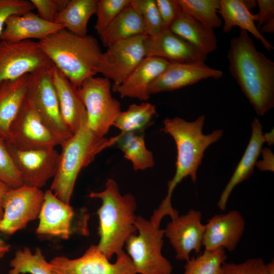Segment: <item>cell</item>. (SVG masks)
Wrapping results in <instances>:
<instances>
[{
	"mask_svg": "<svg viewBox=\"0 0 274 274\" xmlns=\"http://www.w3.org/2000/svg\"><path fill=\"white\" fill-rule=\"evenodd\" d=\"M218 13L224 21L223 31L224 33H228L233 27L238 26L253 35L267 50L271 51L274 49L257 28L255 23L256 15L250 12L243 1L220 0Z\"/></svg>",
	"mask_w": 274,
	"mask_h": 274,
	"instance_id": "d4e9b609",
	"label": "cell"
},
{
	"mask_svg": "<svg viewBox=\"0 0 274 274\" xmlns=\"http://www.w3.org/2000/svg\"><path fill=\"white\" fill-rule=\"evenodd\" d=\"M222 75L221 71L210 67L204 63L170 62L152 83L149 92L151 95L173 91L195 84L203 79H218Z\"/></svg>",
	"mask_w": 274,
	"mask_h": 274,
	"instance_id": "ac0fdd59",
	"label": "cell"
},
{
	"mask_svg": "<svg viewBox=\"0 0 274 274\" xmlns=\"http://www.w3.org/2000/svg\"><path fill=\"white\" fill-rule=\"evenodd\" d=\"M51 68H45L29 75L27 96L32 102L43 123L61 146L73 133L66 127L61 118L52 80Z\"/></svg>",
	"mask_w": 274,
	"mask_h": 274,
	"instance_id": "ba28073f",
	"label": "cell"
},
{
	"mask_svg": "<svg viewBox=\"0 0 274 274\" xmlns=\"http://www.w3.org/2000/svg\"><path fill=\"white\" fill-rule=\"evenodd\" d=\"M142 35H146L142 17L129 4L99 36L104 46L108 48L120 41Z\"/></svg>",
	"mask_w": 274,
	"mask_h": 274,
	"instance_id": "4316f807",
	"label": "cell"
},
{
	"mask_svg": "<svg viewBox=\"0 0 274 274\" xmlns=\"http://www.w3.org/2000/svg\"><path fill=\"white\" fill-rule=\"evenodd\" d=\"M257 5L259 8V12L256 15L259 29L261 26L267 23L269 20L274 19V1L258 0Z\"/></svg>",
	"mask_w": 274,
	"mask_h": 274,
	"instance_id": "60d3db41",
	"label": "cell"
},
{
	"mask_svg": "<svg viewBox=\"0 0 274 274\" xmlns=\"http://www.w3.org/2000/svg\"><path fill=\"white\" fill-rule=\"evenodd\" d=\"M201 213L191 209L186 214L171 220L164 230L176 252L178 260L188 261L193 251L199 253L205 230L201 223Z\"/></svg>",
	"mask_w": 274,
	"mask_h": 274,
	"instance_id": "9a60e30c",
	"label": "cell"
},
{
	"mask_svg": "<svg viewBox=\"0 0 274 274\" xmlns=\"http://www.w3.org/2000/svg\"><path fill=\"white\" fill-rule=\"evenodd\" d=\"M10 188L4 183L0 181V220L2 219L4 214L2 208V200L5 193Z\"/></svg>",
	"mask_w": 274,
	"mask_h": 274,
	"instance_id": "7bdbcfd3",
	"label": "cell"
},
{
	"mask_svg": "<svg viewBox=\"0 0 274 274\" xmlns=\"http://www.w3.org/2000/svg\"><path fill=\"white\" fill-rule=\"evenodd\" d=\"M51 74L61 118L66 127L74 134L83 124L87 123L85 105L78 88L55 66L52 67Z\"/></svg>",
	"mask_w": 274,
	"mask_h": 274,
	"instance_id": "d6986e66",
	"label": "cell"
},
{
	"mask_svg": "<svg viewBox=\"0 0 274 274\" xmlns=\"http://www.w3.org/2000/svg\"><path fill=\"white\" fill-rule=\"evenodd\" d=\"M135 225L138 235L131 234L125 245L137 273L170 274L171 263L162 254L164 229L150 220L136 216ZM125 246V245H124Z\"/></svg>",
	"mask_w": 274,
	"mask_h": 274,
	"instance_id": "8992f818",
	"label": "cell"
},
{
	"mask_svg": "<svg viewBox=\"0 0 274 274\" xmlns=\"http://www.w3.org/2000/svg\"><path fill=\"white\" fill-rule=\"evenodd\" d=\"M146 57H156L170 62L203 63L207 55L182 39L169 28H162L156 36H147Z\"/></svg>",
	"mask_w": 274,
	"mask_h": 274,
	"instance_id": "2e32d148",
	"label": "cell"
},
{
	"mask_svg": "<svg viewBox=\"0 0 274 274\" xmlns=\"http://www.w3.org/2000/svg\"><path fill=\"white\" fill-rule=\"evenodd\" d=\"M111 263L97 245H91L79 258L57 256L50 262L52 274H136L128 255L122 250Z\"/></svg>",
	"mask_w": 274,
	"mask_h": 274,
	"instance_id": "30bf717a",
	"label": "cell"
},
{
	"mask_svg": "<svg viewBox=\"0 0 274 274\" xmlns=\"http://www.w3.org/2000/svg\"><path fill=\"white\" fill-rule=\"evenodd\" d=\"M156 114V107L152 104H132L126 111L121 112L113 125L122 133L141 131L150 123Z\"/></svg>",
	"mask_w": 274,
	"mask_h": 274,
	"instance_id": "f546056e",
	"label": "cell"
},
{
	"mask_svg": "<svg viewBox=\"0 0 274 274\" xmlns=\"http://www.w3.org/2000/svg\"><path fill=\"white\" fill-rule=\"evenodd\" d=\"M181 11L203 25L214 29L222 25L217 14L220 0H177Z\"/></svg>",
	"mask_w": 274,
	"mask_h": 274,
	"instance_id": "4dcf8cb0",
	"label": "cell"
},
{
	"mask_svg": "<svg viewBox=\"0 0 274 274\" xmlns=\"http://www.w3.org/2000/svg\"><path fill=\"white\" fill-rule=\"evenodd\" d=\"M170 62L159 57H146L114 92L122 98L148 100L153 81L166 68Z\"/></svg>",
	"mask_w": 274,
	"mask_h": 274,
	"instance_id": "44dd1931",
	"label": "cell"
},
{
	"mask_svg": "<svg viewBox=\"0 0 274 274\" xmlns=\"http://www.w3.org/2000/svg\"><path fill=\"white\" fill-rule=\"evenodd\" d=\"M163 28H169L181 10L177 0H155Z\"/></svg>",
	"mask_w": 274,
	"mask_h": 274,
	"instance_id": "ab89813d",
	"label": "cell"
},
{
	"mask_svg": "<svg viewBox=\"0 0 274 274\" xmlns=\"http://www.w3.org/2000/svg\"><path fill=\"white\" fill-rule=\"evenodd\" d=\"M169 29L207 55L217 49V41L214 29L181 11Z\"/></svg>",
	"mask_w": 274,
	"mask_h": 274,
	"instance_id": "484cf974",
	"label": "cell"
},
{
	"mask_svg": "<svg viewBox=\"0 0 274 274\" xmlns=\"http://www.w3.org/2000/svg\"><path fill=\"white\" fill-rule=\"evenodd\" d=\"M219 274H268V272L264 260L260 258H254L238 263L225 262Z\"/></svg>",
	"mask_w": 274,
	"mask_h": 274,
	"instance_id": "8d00e7d4",
	"label": "cell"
},
{
	"mask_svg": "<svg viewBox=\"0 0 274 274\" xmlns=\"http://www.w3.org/2000/svg\"><path fill=\"white\" fill-rule=\"evenodd\" d=\"M97 0H69L55 23L69 31L80 36L87 35L90 17L96 14Z\"/></svg>",
	"mask_w": 274,
	"mask_h": 274,
	"instance_id": "83f0119b",
	"label": "cell"
},
{
	"mask_svg": "<svg viewBox=\"0 0 274 274\" xmlns=\"http://www.w3.org/2000/svg\"><path fill=\"white\" fill-rule=\"evenodd\" d=\"M54 66L38 42L0 40V83Z\"/></svg>",
	"mask_w": 274,
	"mask_h": 274,
	"instance_id": "9c48e42d",
	"label": "cell"
},
{
	"mask_svg": "<svg viewBox=\"0 0 274 274\" xmlns=\"http://www.w3.org/2000/svg\"><path fill=\"white\" fill-rule=\"evenodd\" d=\"M116 144L124 157L131 162L134 170H145L154 165V156L146 146L144 134L120 133Z\"/></svg>",
	"mask_w": 274,
	"mask_h": 274,
	"instance_id": "f1b7e54d",
	"label": "cell"
},
{
	"mask_svg": "<svg viewBox=\"0 0 274 274\" xmlns=\"http://www.w3.org/2000/svg\"><path fill=\"white\" fill-rule=\"evenodd\" d=\"M24 185L40 188L55 175L60 154L53 148L20 150L6 141Z\"/></svg>",
	"mask_w": 274,
	"mask_h": 274,
	"instance_id": "5bb4252c",
	"label": "cell"
},
{
	"mask_svg": "<svg viewBox=\"0 0 274 274\" xmlns=\"http://www.w3.org/2000/svg\"><path fill=\"white\" fill-rule=\"evenodd\" d=\"M105 186L103 191L92 192L89 196L102 201L97 211L100 237L97 246L110 260L123 250L127 239L137 231L135 225L136 203L131 194L120 193L114 179H108Z\"/></svg>",
	"mask_w": 274,
	"mask_h": 274,
	"instance_id": "277c9868",
	"label": "cell"
},
{
	"mask_svg": "<svg viewBox=\"0 0 274 274\" xmlns=\"http://www.w3.org/2000/svg\"><path fill=\"white\" fill-rule=\"evenodd\" d=\"M227 58L231 75L255 112L264 115L274 107V62L257 50L242 29L231 40Z\"/></svg>",
	"mask_w": 274,
	"mask_h": 274,
	"instance_id": "6da1fadb",
	"label": "cell"
},
{
	"mask_svg": "<svg viewBox=\"0 0 274 274\" xmlns=\"http://www.w3.org/2000/svg\"><path fill=\"white\" fill-rule=\"evenodd\" d=\"M6 141L20 150L53 148L59 145L27 96L10 127Z\"/></svg>",
	"mask_w": 274,
	"mask_h": 274,
	"instance_id": "4fadbf2b",
	"label": "cell"
},
{
	"mask_svg": "<svg viewBox=\"0 0 274 274\" xmlns=\"http://www.w3.org/2000/svg\"><path fill=\"white\" fill-rule=\"evenodd\" d=\"M245 225L244 217L237 210L215 215L205 225L202 240L204 250L221 248L233 251L244 234Z\"/></svg>",
	"mask_w": 274,
	"mask_h": 274,
	"instance_id": "e0dca14e",
	"label": "cell"
},
{
	"mask_svg": "<svg viewBox=\"0 0 274 274\" xmlns=\"http://www.w3.org/2000/svg\"><path fill=\"white\" fill-rule=\"evenodd\" d=\"M147 37L142 35L120 41L102 52L97 72L113 81V91L146 57Z\"/></svg>",
	"mask_w": 274,
	"mask_h": 274,
	"instance_id": "8fae6325",
	"label": "cell"
},
{
	"mask_svg": "<svg viewBox=\"0 0 274 274\" xmlns=\"http://www.w3.org/2000/svg\"><path fill=\"white\" fill-rule=\"evenodd\" d=\"M170 274H175V273H170Z\"/></svg>",
	"mask_w": 274,
	"mask_h": 274,
	"instance_id": "c3c4849f",
	"label": "cell"
},
{
	"mask_svg": "<svg viewBox=\"0 0 274 274\" xmlns=\"http://www.w3.org/2000/svg\"><path fill=\"white\" fill-rule=\"evenodd\" d=\"M251 127V135L248 145L217 202L218 207L221 210H225L228 199L234 188L251 176L262 149L264 141L262 126L259 119H254Z\"/></svg>",
	"mask_w": 274,
	"mask_h": 274,
	"instance_id": "603a6c76",
	"label": "cell"
},
{
	"mask_svg": "<svg viewBox=\"0 0 274 274\" xmlns=\"http://www.w3.org/2000/svg\"><path fill=\"white\" fill-rule=\"evenodd\" d=\"M131 0H97L94 28L99 35Z\"/></svg>",
	"mask_w": 274,
	"mask_h": 274,
	"instance_id": "d590c367",
	"label": "cell"
},
{
	"mask_svg": "<svg viewBox=\"0 0 274 274\" xmlns=\"http://www.w3.org/2000/svg\"><path fill=\"white\" fill-rule=\"evenodd\" d=\"M226 259L223 248L204 250L201 254L186 261L183 274H219Z\"/></svg>",
	"mask_w": 274,
	"mask_h": 274,
	"instance_id": "d6a6232c",
	"label": "cell"
},
{
	"mask_svg": "<svg viewBox=\"0 0 274 274\" xmlns=\"http://www.w3.org/2000/svg\"><path fill=\"white\" fill-rule=\"evenodd\" d=\"M262 160L257 161V167L262 171L268 170L273 172V154L269 148L262 149Z\"/></svg>",
	"mask_w": 274,
	"mask_h": 274,
	"instance_id": "b9f144b4",
	"label": "cell"
},
{
	"mask_svg": "<svg viewBox=\"0 0 274 274\" xmlns=\"http://www.w3.org/2000/svg\"><path fill=\"white\" fill-rule=\"evenodd\" d=\"M0 181L10 189L24 185L21 174L8 149L6 140L0 138Z\"/></svg>",
	"mask_w": 274,
	"mask_h": 274,
	"instance_id": "e575fe53",
	"label": "cell"
},
{
	"mask_svg": "<svg viewBox=\"0 0 274 274\" xmlns=\"http://www.w3.org/2000/svg\"><path fill=\"white\" fill-rule=\"evenodd\" d=\"M74 211L70 204L55 196L49 189L44 192V199L36 229L38 234L60 237L67 239L71 233Z\"/></svg>",
	"mask_w": 274,
	"mask_h": 274,
	"instance_id": "ffe728a7",
	"label": "cell"
},
{
	"mask_svg": "<svg viewBox=\"0 0 274 274\" xmlns=\"http://www.w3.org/2000/svg\"><path fill=\"white\" fill-rule=\"evenodd\" d=\"M29 76L0 83V138L6 141L10 127L27 97Z\"/></svg>",
	"mask_w": 274,
	"mask_h": 274,
	"instance_id": "cb8c5ba5",
	"label": "cell"
},
{
	"mask_svg": "<svg viewBox=\"0 0 274 274\" xmlns=\"http://www.w3.org/2000/svg\"><path fill=\"white\" fill-rule=\"evenodd\" d=\"M204 120L205 116L201 115L192 122L178 117L166 118L163 121L161 130L169 134L174 140L177 155L176 172L173 178L168 181L167 194L158 208L155 210V213L160 218L168 215L173 218L178 215V211L173 208L171 202L173 191L187 176L195 183L196 172L202 162L205 150L223 135V131L221 129H216L208 134H203Z\"/></svg>",
	"mask_w": 274,
	"mask_h": 274,
	"instance_id": "7a4b0ae2",
	"label": "cell"
},
{
	"mask_svg": "<svg viewBox=\"0 0 274 274\" xmlns=\"http://www.w3.org/2000/svg\"><path fill=\"white\" fill-rule=\"evenodd\" d=\"M111 81L90 77L78 88L85 105L87 125L95 134L105 136L121 112V104L111 94Z\"/></svg>",
	"mask_w": 274,
	"mask_h": 274,
	"instance_id": "52a82bcc",
	"label": "cell"
},
{
	"mask_svg": "<svg viewBox=\"0 0 274 274\" xmlns=\"http://www.w3.org/2000/svg\"><path fill=\"white\" fill-rule=\"evenodd\" d=\"M38 42L54 65L78 88L97 74L102 52L93 36H80L62 28Z\"/></svg>",
	"mask_w": 274,
	"mask_h": 274,
	"instance_id": "3957f363",
	"label": "cell"
},
{
	"mask_svg": "<svg viewBox=\"0 0 274 274\" xmlns=\"http://www.w3.org/2000/svg\"><path fill=\"white\" fill-rule=\"evenodd\" d=\"M130 5L141 15L146 35L153 37L162 29V23L155 0H131Z\"/></svg>",
	"mask_w": 274,
	"mask_h": 274,
	"instance_id": "836d02e7",
	"label": "cell"
},
{
	"mask_svg": "<svg viewBox=\"0 0 274 274\" xmlns=\"http://www.w3.org/2000/svg\"><path fill=\"white\" fill-rule=\"evenodd\" d=\"M44 199L40 188L23 185L9 189L2 200L3 216L0 231L12 235L38 218Z\"/></svg>",
	"mask_w": 274,
	"mask_h": 274,
	"instance_id": "7c38bea8",
	"label": "cell"
},
{
	"mask_svg": "<svg viewBox=\"0 0 274 274\" xmlns=\"http://www.w3.org/2000/svg\"><path fill=\"white\" fill-rule=\"evenodd\" d=\"M266 267L268 274H274L273 260L268 263H266Z\"/></svg>",
	"mask_w": 274,
	"mask_h": 274,
	"instance_id": "7dc6e473",
	"label": "cell"
},
{
	"mask_svg": "<svg viewBox=\"0 0 274 274\" xmlns=\"http://www.w3.org/2000/svg\"><path fill=\"white\" fill-rule=\"evenodd\" d=\"M260 28L261 33L263 32L273 33L274 32V19L269 20Z\"/></svg>",
	"mask_w": 274,
	"mask_h": 274,
	"instance_id": "ee69618b",
	"label": "cell"
},
{
	"mask_svg": "<svg viewBox=\"0 0 274 274\" xmlns=\"http://www.w3.org/2000/svg\"><path fill=\"white\" fill-rule=\"evenodd\" d=\"M10 266L11 269L8 274H52L50 263L39 248L35 253L27 247L18 250L11 260Z\"/></svg>",
	"mask_w": 274,
	"mask_h": 274,
	"instance_id": "1f68e13d",
	"label": "cell"
},
{
	"mask_svg": "<svg viewBox=\"0 0 274 274\" xmlns=\"http://www.w3.org/2000/svg\"><path fill=\"white\" fill-rule=\"evenodd\" d=\"M68 1L30 0V1L37 10V14L40 17L47 22L55 23L59 14L64 9Z\"/></svg>",
	"mask_w": 274,
	"mask_h": 274,
	"instance_id": "f35d334b",
	"label": "cell"
},
{
	"mask_svg": "<svg viewBox=\"0 0 274 274\" xmlns=\"http://www.w3.org/2000/svg\"><path fill=\"white\" fill-rule=\"evenodd\" d=\"M10 246L0 239V259L9 251Z\"/></svg>",
	"mask_w": 274,
	"mask_h": 274,
	"instance_id": "bcb514c9",
	"label": "cell"
},
{
	"mask_svg": "<svg viewBox=\"0 0 274 274\" xmlns=\"http://www.w3.org/2000/svg\"><path fill=\"white\" fill-rule=\"evenodd\" d=\"M120 133L107 138L93 133L83 124L63 143L58 168L50 190L58 199L70 204L75 184L80 172L105 149L116 144Z\"/></svg>",
	"mask_w": 274,
	"mask_h": 274,
	"instance_id": "5b68a950",
	"label": "cell"
},
{
	"mask_svg": "<svg viewBox=\"0 0 274 274\" xmlns=\"http://www.w3.org/2000/svg\"><path fill=\"white\" fill-rule=\"evenodd\" d=\"M0 40L19 42L32 39L42 40L64 28L55 23L47 22L32 12L13 15L6 20Z\"/></svg>",
	"mask_w": 274,
	"mask_h": 274,
	"instance_id": "7402d4cb",
	"label": "cell"
},
{
	"mask_svg": "<svg viewBox=\"0 0 274 274\" xmlns=\"http://www.w3.org/2000/svg\"><path fill=\"white\" fill-rule=\"evenodd\" d=\"M35 9L30 1L0 0V36L9 17L32 12Z\"/></svg>",
	"mask_w": 274,
	"mask_h": 274,
	"instance_id": "74e56055",
	"label": "cell"
},
{
	"mask_svg": "<svg viewBox=\"0 0 274 274\" xmlns=\"http://www.w3.org/2000/svg\"><path fill=\"white\" fill-rule=\"evenodd\" d=\"M273 134V129H272L270 132L263 134L264 142H266L269 146L273 145L274 143Z\"/></svg>",
	"mask_w": 274,
	"mask_h": 274,
	"instance_id": "f6af8a7d",
	"label": "cell"
}]
</instances>
